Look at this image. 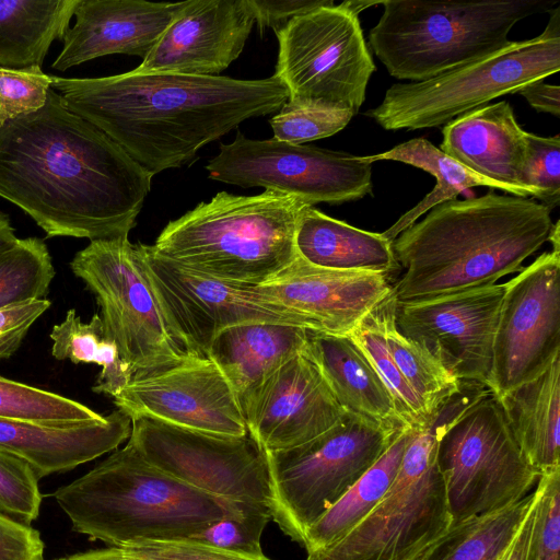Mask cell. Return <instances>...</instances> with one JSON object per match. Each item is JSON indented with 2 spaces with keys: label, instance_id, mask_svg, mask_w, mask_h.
<instances>
[{
  "label": "cell",
  "instance_id": "6da1fadb",
  "mask_svg": "<svg viewBox=\"0 0 560 560\" xmlns=\"http://www.w3.org/2000/svg\"><path fill=\"white\" fill-rule=\"evenodd\" d=\"M152 177L52 88L40 109L0 128V197L46 237L127 238Z\"/></svg>",
  "mask_w": 560,
  "mask_h": 560
},
{
  "label": "cell",
  "instance_id": "7a4b0ae2",
  "mask_svg": "<svg viewBox=\"0 0 560 560\" xmlns=\"http://www.w3.org/2000/svg\"><path fill=\"white\" fill-rule=\"evenodd\" d=\"M51 88L152 176L189 164L203 145L289 98L275 74L241 80L133 69L102 78L51 75Z\"/></svg>",
  "mask_w": 560,
  "mask_h": 560
},
{
  "label": "cell",
  "instance_id": "3957f363",
  "mask_svg": "<svg viewBox=\"0 0 560 560\" xmlns=\"http://www.w3.org/2000/svg\"><path fill=\"white\" fill-rule=\"evenodd\" d=\"M550 212L532 199L493 191L433 207L392 242L405 270L392 287L396 302L491 285L520 271L549 240Z\"/></svg>",
  "mask_w": 560,
  "mask_h": 560
},
{
  "label": "cell",
  "instance_id": "277c9868",
  "mask_svg": "<svg viewBox=\"0 0 560 560\" xmlns=\"http://www.w3.org/2000/svg\"><path fill=\"white\" fill-rule=\"evenodd\" d=\"M54 498L72 530L110 547L187 539L242 513L241 502L196 490L148 463L127 443Z\"/></svg>",
  "mask_w": 560,
  "mask_h": 560
},
{
  "label": "cell",
  "instance_id": "5b68a950",
  "mask_svg": "<svg viewBox=\"0 0 560 560\" xmlns=\"http://www.w3.org/2000/svg\"><path fill=\"white\" fill-rule=\"evenodd\" d=\"M305 203L288 194L218 192L171 221L152 246L161 257L229 282L260 285L298 256L295 228Z\"/></svg>",
  "mask_w": 560,
  "mask_h": 560
},
{
  "label": "cell",
  "instance_id": "8992f818",
  "mask_svg": "<svg viewBox=\"0 0 560 560\" xmlns=\"http://www.w3.org/2000/svg\"><path fill=\"white\" fill-rule=\"evenodd\" d=\"M555 0H385L369 43L388 73L425 81L510 43L521 20L550 12Z\"/></svg>",
  "mask_w": 560,
  "mask_h": 560
},
{
  "label": "cell",
  "instance_id": "52a82bcc",
  "mask_svg": "<svg viewBox=\"0 0 560 560\" xmlns=\"http://www.w3.org/2000/svg\"><path fill=\"white\" fill-rule=\"evenodd\" d=\"M478 396L477 388L463 385L424 427L415 429L380 503L347 536L305 560H419L453 524L436 464L439 436Z\"/></svg>",
  "mask_w": 560,
  "mask_h": 560
},
{
  "label": "cell",
  "instance_id": "ba28073f",
  "mask_svg": "<svg viewBox=\"0 0 560 560\" xmlns=\"http://www.w3.org/2000/svg\"><path fill=\"white\" fill-rule=\"evenodd\" d=\"M560 70V8L544 32L420 82L395 83L365 116L386 130L445 125L490 101L521 91Z\"/></svg>",
  "mask_w": 560,
  "mask_h": 560
},
{
  "label": "cell",
  "instance_id": "9c48e42d",
  "mask_svg": "<svg viewBox=\"0 0 560 560\" xmlns=\"http://www.w3.org/2000/svg\"><path fill=\"white\" fill-rule=\"evenodd\" d=\"M70 269L95 296L104 330L132 376L200 357L164 313L139 243L128 237L90 242L74 255Z\"/></svg>",
  "mask_w": 560,
  "mask_h": 560
},
{
  "label": "cell",
  "instance_id": "30bf717a",
  "mask_svg": "<svg viewBox=\"0 0 560 560\" xmlns=\"http://www.w3.org/2000/svg\"><path fill=\"white\" fill-rule=\"evenodd\" d=\"M402 430L346 412L334 427L304 444L266 452L272 521L303 546L308 527L374 465Z\"/></svg>",
  "mask_w": 560,
  "mask_h": 560
},
{
  "label": "cell",
  "instance_id": "8fae6325",
  "mask_svg": "<svg viewBox=\"0 0 560 560\" xmlns=\"http://www.w3.org/2000/svg\"><path fill=\"white\" fill-rule=\"evenodd\" d=\"M436 464L453 524L522 500L540 477L523 455L489 388L443 429Z\"/></svg>",
  "mask_w": 560,
  "mask_h": 560
},
{
  "label": "cell",
  "instance_id": "7c38bea8",
  "mask_svg": "<svg viewBox=\"0 0 560 560\" xmlns=\"http://www.w3.org/2000/svg\"><path fill=\"white\" fill-rule=\"evenodd\" d=\"M275 33V75L289 92L284 105L359 113L375 65L358 14L345 2L319 7Z\"/></svg>",
  "mask_w": 560,
  "mask_h": 560
},
{
  "label": "cell",
  "instance_id": "4fadbf2b",
  "mask_svg": "<svg viewBox=\"0 0 560 560\" xmlns=\"http://www.w3.org/2000/svg\"><path fill=\"white\" fill-rule=\"evenodd\" d=\"M206 170L209 178L243 188L262 187L305 205H339L372 194V167L361 156L275 138L253 140L240 131Z\"/></svg>",
  "mask_w": 560,
  "mask_h": 560
},
{
  "label": "cell",
  "instance_id": "5bb4252c",
  "mask_svg": "<svg viewBox=\"0 0 560 560\" xmlns=\"http://www.w3.org/2000/svg\"><path fill=\"white\" fill-rule=\"evenodd\" d=\"M130 419L128 443L158 469L212 497L272 511L267 454L249 434L207 433L144 416Z\"/></svg>",
  "mask_w": 560,
  "mask_h": 560
},
{
  "label": "cell",
  "instance_id": "9a60e30c",
  "mask_svg": "<svg viewBox=\"0 0 560 560\" xmlns=\"http://www.w3.org/2000/svg\"><path fill=\"white\" fill-rule=\"evenodd\" d=\"M488 388L499 399L560 357V248L504 283Z\"/></svg>",
  "mask_w": 560,
  "mask_h": 560
},
{
  "label": "cell",
  "instance_id": "2e32d148",
  "mask_svg": "<svg viewBox=\"0 0 560 560\" xmlns=\"http://www.w3.org/2000/svg\"><path fill=\"white\" fill-rule=\"evenodd\" d=\"M154 292L176 331L195 353L208 357L222 330L252 323H276L313 330L298 312L255 287L224 281L184 268L139 243Z\"/></svg>",
  "mask_w": 560,
  "mask_h": 560
},
{
  "label": "cell",
  "instance_id": "e0dca14e",
  "mask_svg": "<svg viewBox=\"0 0 560 560\" xmlns=\"http://www.w3.org/2000/svg\"><path fill=\"white\" fill-rule=\"evenodd\" d=\"M504 288V283H494L422 301L396 302V327L459 382L488 387Z\"/></svg>",
  "mask_w": 560,
  "mask_h": 560
},
{
  "label": "cell",
  "instance_id": "ac0fdd59",
  "mask_svg": "<svg viewBox=\"0 0 560 560\" xmlns=\"http://www.w3.org/2000/svg\"><path fill=\"white\" fill-rule=\"evenodd\" d=\"M127 416H144L196 431L243 436L245 419L229 381L208 357L135 375L114 398Z\"/></svg>",
  "mask_w": 560,
  "mask_h": 560
},
{
  "label": "cell",
  "instance_id": "d6986e66",
  "mask_svg": "<svg viewBox=\"0 0 560 560\" xmlns=\"http://www.w3.org/2000/svg\"><path fill=\"white\" fill-rule=\"evenodd\" d=\"M248 434L266 452L304 444L346 413L303 350L278 368L242 407Z\"/></svg>",
  "mask_w": 560,
  "mask_h": 560
},
{
  "label": "cell",
  "instance_id": "ffe728a7",
  "mask_svg": "<svg viewBox=\"0 0 560 560\" xmlns=\"http://www.w3.org/2000/svg\"><path fill=\"white\" fill-rule=\"evenodd\" d=\"M254 23L250 0H187L136 70L218 75L241 55Z\"/></svg>",
  "mask_w": 560,
  "mask_h": 560
},
{
  "label": "cell",
  "instance_id": "44dd1931",
  "mask_svg": "<svg viewBox=\"0 0 560 560\" xmlns=\"http://www.w3.org/2000/svg\"><path fill=\"white\" fill-rule=\"evenodd\" d=\"M388 277L312 266L296 258L256 290L303 315L313 330L350 336L392 291Z\"/></svg>",
  "mask_w": 560,
  "mask_h": 560
},
{
  "label": "cell",
  "instance_id": "7402d4cb",
  "mask_svg": "<svg viewBox=\"0 0 560 560\" xmlns=\"http://www.w3.org/2000/svg\"><path fill=\"white\" fill-rule=\"evenodd\" d=\"M186 2L78 0L75 22L65 33L51 68L66 71L114 54L143 60Z\"/></svg>",
  "mask_w": 560,
  "mask_h": 560
},
{
  "label": "cell",
  "instance_id": "603a6c76",
  "mask_svg": "<svg viewBox=\"0 0 560 560\" xmlns=\"http://www.w3.org/2000/svg\"><path fill=\"white\" fill-rule=\"evenodd\" d=\"M440 150L467 170L504 186L517 197H535L524 185L527 131L506 101L467 112L442 129Z\"/></svg>",
  "mask_w": 560,
  "mask_h": 560
},
{
  "label": "cell",
  "instance_id": "cb8c5ba5",
  "mask_svg": "<svg viewBox=\"0 0 560 560\" xmlns=\"http://www.w3.org/2000/svg\"><path fill=\"white\" fill-rule=\"evenodd\" d=\"M130 432L131 419L119 409L78 424L0 419V448L25 460L40 479L117 450Z\"/></svg>",
  "mask_w": 560,
  "mask_h": 560
},
{
  "label": "cell",
  "instance_id": "d4e9b609",
  "mask_svg": "<svg viewBox=\"0 0 560 560\" xmlns=\"http://www.w3.org/2000/svg\"><path fill=\"white\" fill-rule=\"evenodd\" d=\"M304 351L318 366L340 407L392 430L408 427L383 380L350 336L307 329Z\"/></svg>",
  "mask_w": 560,
  "mask_h": 560
},
{
  "label": "cell",
  "instance_id": "484cf974",
  "mask_svg": "<svg viewBox=\"0 0 560 560\" xmlns=\"http://www.w3.org/2000/svg\"><path fill=\"white\" fill-rule=\"evenodd\" d=\"M306 336V328L292 325H236L218 334L208 358L229 381L242 409L250 394L268 376L304 350Z\"/></svg>",
  "mask_w": 560,
  "mask_h": 560
},
{
  "label": "cell",
  "instance_id": "4316f807",
  "mask_svg": "<svg viewBox=\"0 0 560 560\" xmlns=\"http://www.w3.org/2000/svg\"><path fill=\"white\" fill-rule=\"evenodd\" d=\"M295 249L307 264L339 271L389 276L399 267L382 233L354 228L304 205L295 228Z\"/></svg>",
  "mask_w": 560,
  "mask_h": 560
},
{
  "label": "cell",
  "instance_id": "83f0119b",
  "mask_svg": "<svg viewBox=\"0 0 560 560\" xmlns=\"http://www.w3.org/2000/svg\"><path fill=\"white\" fill-rule=\"evenodd\" d=\"M511 432L541 476L560 467V357L536 378L499 398Z\"/></svg>",
  "mask_w": 560,
  "mask_h": 560
},
{
  "label": "cell",
  "instance_id": "f1b7e54d",
  "mask_svg": "<svg viewBox=\"0 0 560 560\" xmlns=\"http://www.w3.org/2000/svg\"><path fill=\"white\" fill-rule=\"evenodd\" d=\"M78 0H0V67H42L69 28Z\"/></svg>",
  "mask_w": 560,
  "mask_h": 560
},
{
  "label": "cell",
  "instance_id": "f546056e",
  "mask_svg": "<svg viewBox=\"0 0 560 560\" xmlns=\"http://www.w3.org/2000/svg\"><path fill=\"white\" fill-rule=\"evenodd\" d=\"M415 428L402 430L384 454L305 533L307 555L347 536L380 503L395 480Z\"/></svg>",
  "mask_w": 560,
  "mask_h": 560
},
{
  "label": "cell",
  "instance_id": "4dcf8cb0",
  "mask_svg": "<svg viewBox=\"0 0 560 560\" xmlns=\"http://www.w3.org/2000/svg\"><path fill=\"white\" fill-rule=\"evenodd\" d=\"M361 160L370 164L381 160L402 162L432 174L436 179L430 194L382 233L390 242L416 223L420 215L442 202L456 199L469 188L485 186L509 192L504 186L467 170L424 138L410 139L386 152L361 156Z\"/></svg>",
  "mask_w": 560,
  "mask_h": 560
},
{
  "label": "cell",
  "instance_id": "1f68e13d",
  "mask_svg": "<svg viewBox=\"0 0 560 560\" xmlns=\"http://www.w3.org/2000/svg\"><path fill=\"white\" fill-rule=\"evenodd\" d=\"M49 337L55 359L102 368L92 387L94 393L114 398L130 382L131 372L116 343L106 335L100 314L95 313L89 323H83L75 310H68L65 319L51 328Z\"/></svg>",
  "mask_w": 560,
  "mask_h": 560
},
{
  "label": "cell",
  "instance_id": "d6a6232c",
  "mask_svg": "<svg viewBox=\"0 0 560 560\" xmlns=\"http://www.w3.org/2000/svg\"><path fill=\"white\" fill-rule=\"evenodd\" d=\"M535 498L522 500L497 512L452 524L419 560H499L512 541Z\"/></svg>",
  "mask_w": 560,
  "mask_h": 560
},
{
  "label": "cell",
  "instance_id": "836d02e7",
  "mask_svg": "<svg viewBox=\"0 0 560 560\" xmlns=\"http://www.w3.org/2000/svg\"><path fill=\"white\" fill-rule=\"evenodd\" d=\"M393 291L384 302V330L392 358L405 381L423 404L428 415L439 410L462 388V382L419 343L402 336L395 324Z\"/></svg>",
  "mask_w": 560,
  "mask_h": 560
},
{
  "label": "cell",
  "instance_id": "e575fe53",
  "mask_svg": "<svg viewBox=\"0 0 560 560\" xmlns=\"http://www.w3.org/2000/svg\"><path fill=\"white\" fill-rule=\"evenodd\" d=\"M385 299L362 319L350 337L365 353L388 388L405 425L420 429L431 417L405 381L389 352L384 330Z\"/></svg>",
  "mask_w": 560,
  "mask_h": 560
},
{
  "label": "cell",
  "instance_id": "d590c367",
  "mask_svg": "<svg viewBox=\"0 0 560 560\" xmlns=\"http://www.w3.org/2000/svg\"><path fill=\"white\" fill-rule=\"evenodd\" d=\"M54 277L45 242L38 237L19 238L0 254V308L46 299Z\"/></svg>",
  "mask_w": 560,
  "mask_h": 560
},
{
  "label": "cell",
  "instance_id": "8d00e7d4",
  "mask_svg": "<svg viewBox=\"0 0 560 560\" xmlns=\"http://www.w3.org/2000/svg\"><path fill=\"white\" fill-rule=\"evenodd\" d=\"M103 418L74 399L0 375V419L78 424Z\"/></svg>",
  "mask_w": 560,
  "mask_h": 560
},
{
  "label": "cell",
  "instance_id": "74e56055",
  "mask_svg": "<svg viewBox=\"0 0 560 560\" xmlns=\"http://www.w3.org/2000/svg\"><path fill=\"white\" fill-rule=\"evenodd\" d=\"M242 513L213 521L187 539L228 551L261 557L260 539L272 520L269 506L257 502H241Z\"/></svg>",
  "mask_w": 560,
  "mask_h": 560
},
{
  "label": "cell",
  "instance_id": "f35d334b",
  "mask_svg": "<svg viewBox=\"0 0 560 560\" xmlns=\"http://www.w3.org/2000/svg\"><path fill=\"white\" fill-rule=\"evenodd\" d=\"M534 492V518L528 560H559L560 467L541 475Z\"/></svg>",
  "mask_w": 560,
  "mask_h": 560
},
{
  "label": "cell",
  "instance_id": "ab89813d",
  "mask_svg": "<svg viewBox=\"0 0 560 560\" xmlns=\"http://www.w3.org/2000/svg\"><path fill=\"white\" fill-rule=\"evenodd\" d=\"M38 480L25 460L0 448V513L31 525L42 503Z\"/></svg>",
  "mask_w": 560,
  "mask_h": 560
},
{
  "label": "cell",
  "instance_id": "60d3db41",
  "mask_svg": "<svg viewBox=\"0 0 560 560\" xmlns=\"http://www.w3.org/2000/svg\"><path fill=\"white\" fill-rule=\"evenodd\" d=\"M51 89V75L39 66L0 67V128L8 121L40 109Z\"/></svg>",
  "mask_w": 560,
  "mask_h": 560
},
{
  "label": "cell",
  "instance_id": "b9f144b4",
  "mask_svg": "<svg viewBox=\"0 0 560 560\" xmlns=\"http://www.w3.org/2000/svg\"><path fill=\"white\" fill-rule=\"evenodd\" d=\"M348 110L290 107L283 105L270 119L275 139L292 144L330 137L342 130L352 119Z\"/></svg>",
  "mask_w": 560,
  "mask_h": 560
},
{
  "label": "cell",
  "instance_id": "7bdbcfd3",
  "mask_svg": "<svg viewBox=\"0 0 560 560\" xmlns=\"http://www.w3.org/2000/svg\"><path fill=\"white\" fill-rule=\"evenodd\" d=\"M524 185L549 210L560 203V137H540L527 132Z\"/></svg>",
  "mask_w": 560,
  "mask_h": 560
},
{
  "label": "cell",
  "instance_id": "ee69618b",
  "mask_svg": "<svg viewBox=\"0 0 560 560\" xmlns=\"http://www.w3.org/2000/svg\"><path fill=\"white\" fill-rule=\"evenodd\" d=\"M133 560H270L236 553L191 539L140 541L121 547Z\"/></svg>",
  "mask_w": 560,
  "mask_h": 560
},
{
  "label": "cell",
  "instance_id": "f6af8a7d",
  "mask_svg": "<svg viewBox=\"0 0 560 560\" xmlns=\"http://www.w3.org/2000/svg\"><path fill=\"white\" fill-rule=\"evenodd\" d=\"M47 299L0 308V360L13 355L33 324L50 307Z\"/></svg>",
  "mask_w": 560,
  "mask_h": 560
},
{
  "label": "cell",
  "instance_id": "bcb514c9",
  "mask_svg": "<svg viewBox=\"0 0 560 560\" xmlns=\"http://www.w3.org/2000/svg\"><path fill=\"white\" fill-rule=\"evenodd\" d=\"M37 529L0 513V560H44Z\"/></svg>",
  "mask_w": 560,
  "mask_h": 560
},
{
  "label": "cell",
  "instance_id": "7dc6e473",
  "mask_svg": "<svg viewBox=\"0 0 560 560\" xmlns=\"http://www.w3.org/2000/svg\"><path fill=\"white\" fill-rule=\"evenodd\" d=\"M260 32L283 27L291 19L319 7L335 4L332 0H250Z\"/></svg>",
  "mask_w": 560,
  "mask_h": 560
},
{
  "label": "cell",
  "instance_id": "c3c4849f",
  "mask_svg": "<svg viewBox=\"0 0 560 560\" xmlns=\"http://www.w3.org/2000/svg\"><path fill=\"white\" fill-rule=\"evenodd\" d=\"M520 93L527 103L538 112L555 116L560 114V88L545 83L544 80L533 82L523 88Z\"/></svg>",
  "mask_w": 560,
  "mask_h": 560
},
{
  "label": "cell",
  "instance_id": "681fc988",
  "mask_svg": "<svg viewBox=\"0 0 560 560\" xmlns=\"http://www.w3.org/2000/svg\"><path fill=\"white\" fill-rule=\"evenodd\" d=\"M535 501V498H534ZM534 518V502L515 536L499 560H528V549Z\"/></svg>",
  "mask_w": 560,
  "mask_h": 560
},
{
  "label": "cell",
  "instance_id": "f907efd6",
  "mask_svg": "<svg viewBox=\"0 0 560 560\" xmlns=\"http://www.w3.org/2000/svg\"><path fill=\"white\" fill-rule=\"evenodd\" d=\"M55 560H133L119 547H108L78 552Z\"/></svg>",
  "mask_w": 560,
  "mask_h": 560
},
{
  "label": "cell",
  "instance_id": "816d5d0a",
  "mask_svg": "<svg viewBox=\"0 0 560 560\" xmlns=\"http://www.w3.org/2000/svg\"><path fill=\"white\" fill-rule=\"evenodd\" d=\"M18 241L10 217L0 211V254L13 247Z\"/></svg>",
  "mask_w": 560,
  "mask_h": 560
}]
</instances>
